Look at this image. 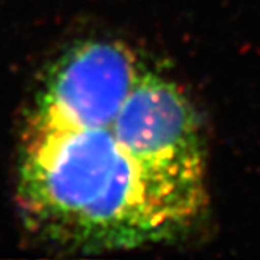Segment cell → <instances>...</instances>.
I'll use <instances>...</instances> for the list:
<instances>
[{
  "instance_id": "obj_1",
  "label": "cell",
  "mask_w": 260,
  "mask_h": 260,
  "mask_svg": "<svg viewBox=\"0 0 260 260\" xmlns=\"http://www.w3.org/2000/svg\"><path fill=\"white\" fill-rule=\"evenodd\" d=\"M16 160L24 228L66 252L170 243L209 209L206 143L190 98L122 41H82L49 66Z\"/></svg>"
}]
</instances>
